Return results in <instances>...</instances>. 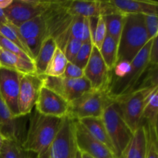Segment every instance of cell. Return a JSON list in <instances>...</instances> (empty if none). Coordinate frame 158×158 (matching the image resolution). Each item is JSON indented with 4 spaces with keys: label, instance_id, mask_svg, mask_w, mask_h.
Returning <instances> with one entry per match:
<instances>
[{
    "label": "cell",
    "instance_id": "1",
    "mask_svg": "<svg viewBox=\"0 0 158 158\" xmlns=\"http://www.w3.org/2000/svg\"><path fill=\"white\" fill-rule=\"evenodd\" d=\"M30 114L23 148L29 153L37 154V158H49V149L63 119L42 115L36 110Z\"/></svg>",
    "mask_w": 158,
    "mask_h": 158
},
{
    "label": "cell",
    "instance_id": "2",
    "mask_svg": "<svg viewBox=\"0 0 158 158\" xmlns=\"http://www.w3.org/2000/svg\"><path fill=\"white\" fill-rule=\"evenodd\" d=\"M148 41L144 15H125L123 29L118 43L117 63L114 68L127 67Z\"/></svg>",
    "mask_w": 158,
    "mask_h": 158
},
{
    "label": "cell",
    "instance_id": "3",
    "mask_svg": "<svg viewBox=\"0 0 158 158\" xmlns=\"http://www.w3.org/2000/svg\"><path fill=\"white\" fill-rule=\"evenodd\" d=\"M151 43L152 40L146 43L123 73L117 77L110 76L106 89V94L110 97L116 100L138 88L140 80L150 65L149 56Z\"/></svg>",
    "mask_w": 158,
    "mask_h": 158
},
{
    "label": "cell",
    "instance_id": "4",
    "mask_svg": "<svg viewBox=\"0 0 158 158\" xmlns=\"http://www.w3.org/2000/svg\"><path fill=\"white\" fill-rule=\"evenodd\" d=\"M101 119L110 137L117 158H121L133 137V133L123 120L118 103L108 96Z\"/></svg>",
    "mask_w": 158,
    "mask_h": 158
},
{
    "label": "cell",
    "instance_id": "5",
    "mask_svg": "<svg viewBox=\"0 0 158 158\" xmlns=\"http://www.w3.org/2000/svg\"><path fill=\"white\" fill-rule=\"evenodd\" d=\"M142 87L116 99L123 120L134 134L141 125V117L145 106L155 88Z\"/></svg>",
    "mask_w": 158,
    "mask_h": 158
},
{
    "label": "cell",
    "instance_id": "6",
    "mask_svg": "<svg viewBox=\"0 0 158 158\" xmlns=\"http://www.w3.org/2000/svg\"><path fill=\"white\" fill-rule=\"evenodd\" d=\"M107 97L106 91L92 89L69 103L67 115L77 120L101 117Z\"/></svg>",
    "mask_w": 158,
    "mask_h": 158
},
{
    "label": "cell",
    "instance_id": "7",
    "mask_svg": "<svg viewBox=\"0 0 158 158\" xmlns=\"http://www.w3.org/2000/svg\"><path fill=\"white\" fill-rule=\"evenodd\" d=\"M52 1L12 0L9 7L3 9L9 23L16 28L44 13Z\"/></svg>",
    "mask_w": 158,
    "mask_h": 158
},
{
    "label": "cell",
    "instance_id": "8",
    "mask_svg": "<svg viewBox=\"0 0 158 158\" xmlns=\"http://www.w3.org/2000/svg\"><path fill=\"white\" fill-rule=\"evenodd\" d=\"M43 86L53 91L69 103L92 90V87L85 77L79 79H68L64 77L43 76Z\"/></svg>",
    "mask_w": 158,
    "mask_h": 158
},
{
    "label": "cell",
    "instance_id": "9",
    "mask_svg": "<svg viewBox=\"0 0 158 158\" xmlns=\"http://www.w3.org/2000/svg\"><path fill=\"white\" fill-rule=\"evenodd\" d=\"M77 146L75 138V120L66 116L62 120L57 133L50 147L49 158H75Z\"/></svg>",
    "mask_w": 158,
    "mask_h": 158
},
{
    "label": "cell",
    "instance_id": "10",
    "mask_svg": "<svg viewBox=\"0 0 158 158\" xmlns=\"http://www.w3.org/2000/svg\"><path fill=\"white\" fill-rule=\"evenodd\" d=\"M43 86V76L20 74L18 98L19 116L25 117L32 113Z\"/></svg>",
    "mask_w": 158,
    "mask_h": 158
},
{
    "label": "cell",
    "instance_id": "11",
    "mask_svg": "<svg viewBox=\"0 0 158 158\" xmlns=\"http://www.w3.org/2000/svg\"><path fill=\"white\" fill-rule=\"evenodd\" d=\"M83 72L84 77L89 82L94 90L106 91L110 80L111 71L109 70L103 61L100 50L94 46Z\"/></svg>",
    "mask_w": 158,
    "mask_h": 158
},
{
    "label": "cell",
    "instance_id": "12",
    "mask_svg": "<svg viewBox=\"0 0 158 158\" xmlns=\"http://www.w3.org/2000/svg\"><path fill=\"white\" fill-rule=\"evenodd\" d=\"M20 74L0 66V98L12 116H19L18 106Z\"/></svg>",
    "mask_w": 158,
    "mask_h": 158
},
{
    "label": "cell",
    "instance_id": "13",
    "mask_svg": "<svg viewBox=\"0 0 158 158\" xmlns=\"http://www.w3.org/2000/svg\"><path fill=\"white\" fill-rule=\"evenodd\" d=\"M69 103L63 97L43 86L35 103V110L42 115L63 119L67 116Z\"/></svg>",
    "mask_w": 158,
    "mask_h": 158
},
{
    "label": "cell",
    "instance_id": "14",
    "mask_svg": "<svg viewBox=\"0 0 158 158\" xmlns=\"http://www.w3.org/2000/svg\"><path fill=\"white\" fill-rule=\"evenodd\" d=\"M75 138L77 149L94 158H117L114 153L103 143L94 138L86 128L75 120Z\"/></svg>",
    "mask_w": 158,
    "mask_h": 158
},
{
    "label": "cell",
    "instance_id": "15",
    "mask_svg": "<svg viewBox=\"0 0 158 158\" xmlns=\"http://www.w3.org/2000/svg\"><path fill=\"white\" fill-rule=\"evenodd\" d=\"M27 116L15 117L0 98V132L5 139H11L23 144L26 135Z\"/></svg>",
    "mask_w": 158,
    "mask_h": 158
},
{
    "label": "cell",
    "instance_id": "16",
    "mask_svg": "<svg viewBox=\"0 0 158 158\" xmlns=\"http://www.w3.org/2000/svg\"><path fill=\"white\" fill-rule=\"evenodd\" d=\"M110 6L120 13L158 15V2L151 0H110Z\"/></svg>",
    "mask_w": 158,
    "mask_h": 158
},
{
    "label": "cell",
    "instance_id": "17",
    "mask_svg": "<svg viewBox=\"0 0 158 158\" xmlns=\"http://www.w3.org/2000/svg\"><path fill=\"white\" fill-rule=\"evenodd\" d=\"M148 150V129L142 124L133 134L129 144L121 158H146Z\"/></svg>",
    "mask_w": 158,
    "mask_h": 158
},
{
    "label": "cell",
    "instance_id": "18",
    "mask_svg": "<svg viewBox=\"0 0 158 158\" xmlns=\"http://www.w3.org/2000/svg\"><path fill=\"white\" fill-rule=\"evenodd\" d=\"M0 66L19 74H37L34 61L22 58L4 49L0 52Z\"/></svg>",
    "mask_w": 158,
    "mask_h": 158
},
{
    "label": "cell",
    "instance_id": "19",
    "mask_svg": "<svg viewBox=\"0 0 158 158\" xmlns=\"http://www.w3.org/2000/svg\"><path fill=\"white\" fill-rule=\"evenodd\" d=\"M24 41L28 39H40L44 40L48 37L47 25L44 13L27 21L18 28Z\"/></svg>",
    "mask_w": 158,
    "mask_h": 158
},
{
    "label": "cell",
    "instance_id": "20",
    "mask_svg": "<svg viewBox=\"0 0 158 158\" xmlns=\"http://www.w3.org/2000/svg\"><path fill=\"white\" fill-rule=\"evenodd\" d=\"M79 122L86 128V131L94 137L107 147L115 155L114 147L106 131L101 117H89L79 120ZM116 156V155H115Z\"/></svg>",
    "mask_w": 158,
    "mask_h": 158
},
{
    "label": "cell",
    "instance_id": "21",
    "mask_svg": "<svg viewBox=\"0 0 158 158\" xmlns=\"http://www.w3.org/2000/svg\"><path fill=\"white\" fill-rule=\"evenodd\" d=\"M57 48L56 43L52 37L49 36L43 41L34 59V64L35 66L36 73L40 76L44 75L47 66L49 65L54 52Z\"/></svg>",
    "mask_w": 158,
    "mask_h": 158
},
{
    "label": "cell",
    "instance_id": "22",
    "mask_svg": "<svg viewBox=\"0 0 158 158\" xmlns=\"http://www.w3.org/2000/svg\"><path fill=\"white\" fill-rule=\"evenodd\" d=\"M67 11L73 16L87 19L100 16V1H69Z\"/></svg>",
    "mask_w": 158,
    "mask_h": 158
},
{
    "label": "cell",
    "instance_id": "23",
    "mask_svg": "<svg viewBox=\"0 0 158 158\" xmlns=\"http://www.w3.org/2000/svg\"><path fill=\"white\" fill-rule=\"evenodd\" d=\"M158 114V87L155 88L145 106L141 117V124L146 122L148 128L157 131Z\"/></svg>",
    "mask_w": 158,
    "mask_h": 158
},
{
    "label": "cell",
    "instance_id": "24",
    "mask_svg": "<svg viewBox=\"0 0 158 158\" xmlns=\"http://www.w3.org/2000/svg\"><path fill=\"white\" fill-rule=\"evenodd\" d=\"M117 49H118V43L112 37L106 34L104 41L99 50L103 61L106 63L110 71H112L114 69L117 63Z\"/></svg>",
    "mask_w": 158,
    "mask_h": 158
},
{
    "label": "cell",
    "instance_id": "25",
    "mask_svg": "<svg viewBox=\"0 0 158 158\" xmlns=\"http://www.w3.org/2000/svg\"><path fill=\"white\" fill-rule=\"evenodd\" d=\"M101 16L104 21L106 34L112 37L118 43L123 29L125 15L120 12H116Z\"/></svg>",
    "mask_w": 158,
    "mask_h": 158
},
{
    "label": "cell",
    "instance_id": "26",
    "mask_svg": "<svg viewBox=\"0 0 158 158\" xmlns=\"http://www.w3.org/2000/svg\"><path fill=\"white\" fill-rule=\"evenodd\" d=\"M70 38L77 39L82 43L91 40L89 19L74 16L69 28V39Z\"/></svg>",
    "mask_w": 158,
    "mask_h": 158
},
{
    "label": "cell",
    "instance_id": "27",
    "mask_svg": "<svg viewBox=\"0 0 158 158\" xmlns=\"http://www.w3.org/2000/svg\"><path fill=\"white\" fill-rule=\"evenodd\" d=\"M67 63L68 60H66L63 51L57 47L43 76L53 77H63Z\"/></svg>",
    "mask_w": 158,
    "mask_h": 158
},
{
    "label": "cell",
    "instance_id": "28",
    "mask_svg": "<svg viewBox=\"0 0 158 158\" xmlns=\"http://www.w3.org/2000/svg\"><path fill=\"white\" fill-rule=\"evenodd\" d=\"M0 34L2 35L9 40L15 45H16L19 48L22 49L26 55L29 56L31 59L34 61V58L32 57L30 51L26 46L23 36L20 35L18 30V28L12 26L10 23L6 24H0Z\"/></svg>",
    "mask_w": 158,
    "mask_h": 158
},
{
    "label": "cell",
    "instance_id": "29",
    "mask_svg": "<svg viewBox=\"0 0 158 158\" xmlns=\"http://www.w3.org/2000/svg\"><path fill=\"white\" fill-rule=\"evenodd\" d=\"M27 151L23 148V144L11 139H5L0 151V158H29Z\"/></svg>",
    "mask_w": 158,
    "mask_h": 158
},
{
    "label": "cell",
    "instance_id": "30",
    "mask_svg": "<svg viewBox=\"0 0 158 158\" xmlns=\"http://www.w3.org/2000/svg\"><path fill=\"white\" fill-rule=\"evenodd\" d=\"M93 46H94V44H93L92 40H88V41L82 43V46L79 50L78 53L77 54L74 60L71 63L75 64L76 66H79L81 69H84L85 66L87 64L91 52H92Z\"/></svg>",
    "mask_w": 158,
    "mask_h": 158
},
{
    "label": "cell",
    "instance_id": "31",
    "mask_svg": "<svg viewBox=\"0 0 158 158\" xmlns=\"http://www.w3.org/2000/svg\"><path fill=\"white\" fill-rule=\"evenodd\" d=\"M106 26H105L103 17L100 15V16H99L97 26H96L95 29H94V32L91 35V40L93 42V44L98 49H100V47H101L102 44L104 41L105 37H106Z\"/></svg>",
    "mask_w": 158,
    "mask_h": 158
},
{
    "label": "cell",
    "instance_id": "32",
    "mask_svg": "<svg viewBox=\"0 0 158 158\" xmlns=\"http://www.w3.org/2000/svg\"><path fill=\"white\" fill-rule=\"evenodd\" d=\"M147 129H148V150H147L146 158H158L157 131L148 128V127Z\"/></svg>",
    "mask_w": 158,
    "mask_h": 158
},
{
    "label": "cell",
    "instance_id": "33",
    "mask_svg": "<svg viewBox=\"0 0 158 158\" xmlns=\"http://www.w3.org/2000/svg\"><path fill=\"white\" fill-rule=\"evenodd\" d=\"M82 43L81 41L74 38H70L68 40L63 50L68 62L71 63L74 60L81 47Z\"/></svg>",
    "mask_w": 158,
    "mask_h": 158
},
{
    "label": "cell",
    "instance_id": "34",
    "mask_svg": "<svg viewBox=\"0 0 158 158\" xmlns=\"http://www.w3.org/2000/svg\"><path fill=\"white\" fill-rule=\"evenodd\" d=\"M0 47H1L2 49L8 51V52H11V53L14 54V55L22 57V58L32 60V59H31L29 56L26 55L20 48H19L16 45L12 43V42L9 41V40L5 38V37L3 36V35H2L1 34H0ZM32 61H33V60H32Z\"/></svg>",
    "mask_w": 158,
    "mask_h": 158
},
{
    "label": "cell",
    "instance_id": "35",
    "mask_svg": "<svg viewBox=\"0 0 158 158\" xmlns=\"http://www.w3.org/2000/svg\"><path fill=\"white\" fill-rule=\"evenodd\" d=\"M144 23L148 40H151L157 36L158 15H144Z\"/></svg>",
    "mask_w": 158,
    "mask_h": 158
},
{
    "label": "cell",
    "instance_id": "36",
    "mask_svg": "<svg viewBox=\"0 0 158 158\" xmlns=\"http://www.w3.org/2000/svg\"><path fill=\"white\" fill-rule=\"evenodd\" d=\"M63 77L68 79L82 78V77H84V72H83V69L76 66L73 63L68 62Z\"/></svg>",
    "mask_w": 158,
    "mask_h": 158
},
{
    "label": "cell",
    "instance_id": "37",
    "mask_svg": "<svg viewBox=\"0 0 158 158\" xmlns=\"http://www.w3.org/2000/svg\"><path fill=\"white\" fill-rule=\"evenodd\" d=\"M157 36L152 40L151 49H150V64L152 66H157L158 52H157Z\"/></svg>",
    "mask_w": 158,
    "mask_h": 158
},
{
    "label": "cell",
    "instance_id": "38",
    "mask_svg": "<svg viewBox=\"0 0 158 158\" xmlns=\"http://www.w3.org/2000/svg\"><path fill=\"white\" fill-rule=\"evenodd\" d=\"M12 0H0V9H5L9 7Z\"/></svg>",
    "mask_w": 158,
    "mask_h": 158
},
{
    "label": "cell",
    "instance_id": "39",
    "mask_svg": "<svg viewBox=\"0 0 158 158\" xmlns=\"http://www.w3.org/2000/svg\"><path fill=\"white\" fill-rule=\"evenodd\" d=\"M6 23H9V22L5 15L3 9H0V24H6Z\"/></svg>",
    "mask_w": 158,
    "mask_h": 158
},
{
    "label": "cell",
    "instance_id": "40",
    "mask_svg": "<svg viewBox=\"0 0 158 158\" xmlns=\"http://www.w3.org/2000/svg\"><path fill=\"white\" fill-rule=\"evenodd\" d=\"M4 140H5V137H3V135L2 134V133L0 132V151H1L2 148V145H3V143H4Z\"/></svg>",
    "mask_w": 158,
    "mask_h": 158
},
{
    "label": "cell",
    "instance_id": "41",
    "mask_svg": "<svg viewBox=\"0 0 158 158\" xmlns=\"http://www.w3.org/2000/svg\"><path fill=\"white\" fill-rule=\"evenodd\" d=\"M80 153H81V158H94L92 156L89 155V154H86V153H82V152Z\"/></svg>",
    "mask_w": 158,
    "mask_h": 158
},
{
    "label": "cell",
    "instance_id": "42",
    "mask_svg": "<svg viewBox=\"0 0 158 158\" xmlns=\"http://www.w3.org/2000/svg\"><path fill=\"white\" fill-rule=\"evenodd\" d=\"M75 158H81V153H80V151H79L78 149H77V154H76V157Z\"/></svg>",
    "mask_w": 158,
    "mask_h": 158
},
{
    "label": "cell",
    "instance_id": "43",
    "mask_svg": "<svg viewBox=\"0 0 158 158\" xmlns=\"http://www.w3.org/2000/svg\"><path fill=\"white\" fill-rule=\"evenodd\" d=\"M1 49H1V47H0V52H1Z\"/></svg>",
    "mask_w": 158,
    "mask_h": 158
}]
</instances>
